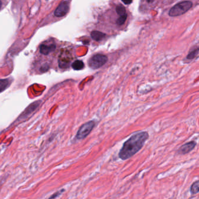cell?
Returning <instances> with one entry per match:
<instances>
[{
  "mask_svg": "<svg viewBox=\"0 0 199 199\" xmlns=\"http://www.w3.org/2000/svg\"><path fill=\"white\" fill-rule=\"evenodd\" d=\"M148 137L149 134L146 131L132 136L123 144L119 153V158L122 160H126L134 155L143 148Z\"/></svg>",
  "mask_w": 199,
  "mask_h": 199,
  "instance_id": "obj_1",
  "label": "cell"
},
{
  "mask_svg": "<svg viewBox=\"0 0 199 199\" xmlns=\"http://www.w3.org/2000/svg\"><path fill=\"white\" fill-rule=\"evenodd\" d=\"M192 5L193 3L189 1L180 2L171 8L169 12V15L172 17L182 15L188 11Z\"/></svg>",
  "mask_w": 199,
  "mask_h": 199,
  "instance_id": "obj_2",
  "label": "cell"
},
{
  "mask_svg": "<svg viewBox=\"0 0 199 199\" xmlns=\"http://www.w3.org/2000/svg\"><path fill=\"white\" fill-rule=\"evenodd\" d=\"M108 58L106 56L102 54H97L92 57L88 62L89 67L93 70L99 69L107 62Z\"/></svg>",
  "mask_w": 199,
  "mask_h": 199,
  "instance_id": "obj_3",
  "label": "cell"
},
{
  "mask_svg": "<svg viewBox=\"0 0 199 199\" xmlns=\"http://www.w3.org/2000/svg\"><path fill=\"white\" fill-rule=\"evenodd\" d=\"M95 122L93 121H89L87 123H85L80 128L77 133L76 138L78 140H82L85 139L89 134L91 131L93 130Z\"/></svg>",
  "mask_w": 199,
  "mask_h": 199,
  "instance_id": "obj_4",
  "label": "cell"
},
{
  "mask_svg": "<svg viewBox=\"0 0 199 199\" xmlns=\"http://www.w3.org/2000/svg\"><path fill=\"white\" fill-rule=\"evenodd\" d=\"M70 9V5L68 1H63L56 8L54 15L57 17H62L67 14Z\"/></svg>",
  "mask_w": 199,
  "mask_h": 199,
  "instance_id": "obj_5",
  "label": "cell"
},
{
  "mask_svg": "<svg viewBox=\"0 0 199 199\" xmlns=\"http://www.w3.org/2000/svg\"><path fill=\"white\" fill-rule=\"evenodd\" d=\"M196 143L195 141H190L189 143H186L185 144L183 145L179 150H178V154L181 155L186 154L190 151H191L196 147Z\"/></svg>",
  "mask_w": 199,
  "mask_h": 199,
  "instance_id": "obj_6",
  "label": "cell"
},
{
  "mask_svg": "<svg viewBox=\"0 0 199 199\" xmlns=\"http://www.w3.org/2000/svg\"><path fill=\"white\" fill-rule=\"evenodd\" d=\"M56 49V46L54 45H42L40 47V53L44 55H47L53 51H54Z\"/></svg>",
  "mask_w": 199,
  "mask_h": 199,
  "instance_id": "obj_7",
  "label": "cell"
},
{
  "mask_svg": "<svg viewBox=\"0 0 199 199\" xmlns=\"http://www.w3.org/2000/svg\"><path fill=\"white\" fill-rule=\"evenodd\" d=\"M91 36L93 40L96 42H99L105 38V34L101 32L94 30L91 32Z\"/></svg>",
  "mask_w": 199,
  "mask_h": 199,
  "instance_id": "obj_8",
  "label": "cell"
},
{
  "mask_svg": "<svg viewBox=\"0 0 199 199\" xmlns=\"http://www.w3.org/2000/svg\"><path fill=\"white\" fill-rule=\"evenodd\" d=\"M40 103H39L38 102H35L34 104H31L26 109L25 112H23L22 115L21 116V117H26L28 116V115H29L30 113H32L33 112H34V110H35V109L38 108V106H39Z\"/></svg>",
  "mask_w": 199,
  "mask_h": 199,
  "instance_id": "obj_9",
  "label": "cell"
},
{
  "mask_svg": "<svg viewBox=\"0 0 199 199\" xmlns=\"http://www.w3.org/2000/svg\"><path fill=\"white\" fill-rule=\"evenodd\" d=\"M72 67L75 70H81L84 67V64L81 60H76L72 64Z\"/></svg>",
  "mask_w": 199,
  "mask_h": 199,
  "instance_id": "obj_10",
  "label": "cell"
},
{
  "mask_svg": "<svg viewBox=\"0 0 199 199\" xmlns=\"http://www.w3.org/2000/svg\"><path fill=\"white\" fill-rule=\"evenodd\" d=\"M199 191V181L197 180L194 182L191 186L190 193L192 194H196Z\"/></svg>",
  "mask_w": 199,
  "mask_h": 199,
  "instance_id": "obj_11",
  "label": "cell"
},
{
  "mask_svg": "<svg viewBox=\"0 0 199 199\" xmlns=\"http://www.w3.org/2000/svg\"><path fill=\"white\" fill-rule=\"evenodd\" d=\"M10 85V81L7 79L0 80V92L4 91Z\"/></svg>",
  "mask_w": 199,
  "mask_h": 199,
  "instance_id": "obj_12",
  "label": "cell"
},
{
  "mask_svg": "<svg viewBox=\"0 0 199 199\" xmlns=\"http://www.w3.org/2000/svg\"><path fill=\"white\" fill-rule=\"evenodd\" d=\"M116 12L117 13V14L120 15V16L126 15V8H124V7L123 5L120 4L119 5H117L116 7Z\"/></svg>",
  "mask_w": 199,
  "mask_h": 199,
  "instance_id": "obj_13",
  "label": "cell"
},
{
  "mask_svg": "<svg viewBox=\"0 0 199 199\" xmlns=\"http://www.w3.org/2000/svg\"><path fill=\"white\" fill-rule=\"evenodd\" d=\"M127 14L125 15H123V16H120L116 21V23L117 25H123L124 22H126V19H127Z\"/></svg>",
  "mask_w": 199,
  "mask_h": 199,
  "instance_id": "obj_14",
  "label": "cell"
},
{
  "mask_svg": "<svg viewBox=\"0 0 199 199\" xmlns=\"http://www.w3.org/2000/svg\"><path fill=\"white\" fill-rule=\"evenodd\" d=\"M198 49H197L196 50H194L193 51H191L190 53H189V54L187 55V58L188 59H193L198 54Z\"/></svg>",
  "mask_w": 199,
  "mask_h": 199,
  "instance_id": "obj_15",
  "label": "cell"
},
{
  "mask_svg": "<svg viewBox=\"0 0 199 199\" xmlns=\"http://www.w3.org/2000/svg\"><path fill=\"white\" fill-rule=\"evenodd\" d=\"M64 189H62V190H60V191H58L57 192H56V193H55L53 196H51L50 198H49V199H54V198H56V197H57L58 196H59L62 192H64Z\"/></svg>",
  "mask_w": 199,
  "mask_h": 199,
  "instance_id": "obj_16",
  "label": "cell"
},
{
  "mask_svg": "<svg viewBox=\"0 0 199 199\" xmlns=\"http://www.w3.org/2000/svg\"><path fill=\"white\" fill-rule=\"evenodd\" d=\"M122 2L124 3V4H125L126 5H128V4H131V3H132V1H122Z\"/></svg>",
  "mask_w": 199,
  "mask_h": 199,
  "instance_id": "obj_17",
  "label": "cell"
},
{
  "mask_svg": "<svg viewBox=\"0 0 199 199\" xmlns=\"http://www.w3.org/2000/svg\"><path fill=\"white\" fill-rule=\"evenodd\" d=\"M1 6H2V3H1V1H0V9H1Z\"/></svg>",
  "mask_w": 199,
  "mask_h": 199,
  "instance_id": "obj_18",
  "label": "cell"
}]
</instances>
